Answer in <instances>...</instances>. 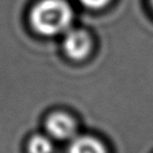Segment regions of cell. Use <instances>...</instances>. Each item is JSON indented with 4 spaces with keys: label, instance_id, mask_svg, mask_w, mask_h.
Wrapping results in <instances>:
<instances>
[{
    "label": "cell",
    "instance_id": "1",
    "mask_svg": "<svg viewBox=\"0 0 153 153\" xmlns=\"http://www.w3.org/2000/svg\"><path fill=\"white\" fill-rule=\"evenodd\" d=\"M73 20V10L65 0H39L29 13V23L36 33L55 36L67 33Z\"/></svg>",
    "mask_w": 153,
    "mask_h": 153
},
{
    "label": "cell",
    "instance_id": "2",
    "mask_svg": "<svg viewBox=\"0 0 153 153\" xmlns=\"http://www.w3.org/2000/svg\"><path fill=\"white\" fill-rule=\"evenodd\" d=\"M92 48L90 35L82 29H69L63 39V50L68 56L80 61L86 59Z\"/></svg>",
    "mask_w": 153,
    "mask_h": 153
},
{
    "label": "cell",
    "instance_id": "3",
    "mask_svg": "<svg viewBox=\"0 0 153 153\" xmlns=\"http://www.w3.org/2000/svg\"><path fill=\"white\" fill-rule=\"evenodd\" d=\"M46 129L54 139L69 140L74 137L76 124L71 116L63 113H55L46 120Z\"/></svg>",
    "mask_w": 153,
    "mask_h": 153
},
{
    "label": "cell",
    "instance_id": "4",
    "mask_svg": "<svg viewBox=\"0 0 153 153\" xmlns=\"http://www.w3.org/2000/svg\"><path fill=\"white\" fill-rule=\"evenodd\" d=\"M68 153H107V150L96 137L80 136L73 140Z\"/></svg>",
    "mask_w": 153,
    "mask_h": 153
},
{
    "label": "cell",
    "instance_id": "5",
    "mask_svg": "<svg viewBox=\"0 0 153 153\" xmlns=\"http://www.w3.org/2000/svg\"><path fill=\"white\" fill-rule=\"evenodd\" d=\"M29 153H52L53 146L50 140L42 135H36L29 141Z\"/></svg>",
    "mask_w": 153,
    "mask_h": 153
},
{
    "label": "cell",
    "instance_id": "6",
    "mask_svg": "<svg viewBox=\"0 0 153 153\" xmlns=\"http://www.w3.org/2000/svg\"><path fill=\"white\" fill-rule=\"evenodd\" d=\"M83 6L90 9H100L109 4L110 0H79Z\"/></svg>",
    "mask_w": 153,
    "mask_h": 153
},
{
    "label": "cell",
    "instance_id": "7",
    "mask_svg": "<svg viewBox=\"0 0 153 153\" xmlns=\"http://www.w3.org/2000/svg\"><path fill=\"white\" fill-rule=\"evenodd\" d=\"M152 5H153V0H152Z\"/></svg>",
    "mask_w": 153,
    "mask_h": 153
}]
</instances>
